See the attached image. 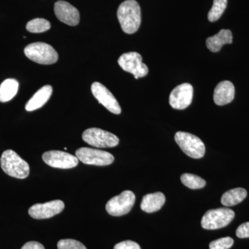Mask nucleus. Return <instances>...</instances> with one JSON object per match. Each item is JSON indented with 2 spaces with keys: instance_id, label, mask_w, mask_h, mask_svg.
I'll return each mask as SVG.
<instances>
[{
  "instance_id": "7",
  "label": "nucleus",
  "mask_w": 249,
  "mask_h": 249,
  "mask_svg": "<svg viewBox=\"0 0 249 249\" xmlns=\"http://www.w3.org/2000/svg\"><path fill=\"white\" fill-rule=\"evenodd\" d=\"M136 196L133 192L124 191L119 196L109 199L106 204V211L111 216L124 215L129 213L135 203Z\"/></svg>"
},
{
  "instance_id": "24",
  "label": "nucleus",
  "mask_w": 249,
  "mask_h": 249,
  "mask_svg": "<svg viewBox=\"0 0 249 249\" xmlns=\"http://www.w3.org/2000/svg\"><path fill=\"white\" fill-rule=\"evenodd\" d=\"M234 240L230 237H222L213 241L210 243V249H229L231 248Z\"/></svg>"
},
{
  "instance_id": "15",
  "label": "nucleus",
  "mask_w": 249,
  "mask_h": 249,
  "mask_svg": "<svg viewBox=\"0 0 249 249\" xmlns=\"http://www.w3.org/2000/svg\"><path fill=\"white\" fill-rule=\"evenodd\" d=\"M235 98V87L231 82L224 80L216 86L214 91V102L217 106L229 104Z\"/></svg>"
},
{
  "instance_id": "21",
  "label": "nucleus",
  "mask_w": 249,
  "mask_h": 249,
  "mask_svg": "<svg viewBox=\"0 0 249 249\" xmlns=\"http://www.w3.org/2000/svg\"><path fill=\"white\" fill-rule=\"evenodd\" d=\"M181 181L184 186L191 189H200L206 184V181L200 177L190 173L183 174L181 176Z\"/></svg>"
},
{
  "instance_id": "16",
  "label": "nucleus",
  "mask_w": 249,
  "mask_h": 249,
  "mask_svg": "<svg viewBox=\"0 0 249 249\" xmlns=\"http://www.w3.org/2000/svg\"><path fill=\"white\" fill-rule=\"evenodd\" d=\"M52 92H53V88L51 85H45L42 87L28 101L25 106L26 110L32 111L42 107L49 101Z\"/></svg>"
},
{
  "instance_id": "9",
  "label": "nucleus",
  "mask_w": 249,
  "mask_h": 249,
  "mask_svg": "<svg viewBox=\"0 0 249 249\" xmlns=\"http://www.w3.org/2000/svg\"><path fill=\"white\" fill-rule=\"evenodd\" d=\"M77 158L85 164L105 166L114 162V156L109 152L89 147H81L76 151Z\"/></svg>"
},
{
  "instance_id": "14",
  "label": "nucleus",
  "mask_w": 249,
  "mask_h": 249,
  "mask_svg": "<svg viewBox=\"0 0 249 249\" xmlns=\"http://www.w3.org/2000/svg\"><path fill=\"white\" fill-rule=\"evenodd\" d=\"M54 12L59 20L67 25L76 26L80 22L79 11L67 1H57L54 5Z\"/></svg>"
},
{
  "instance_id": "8",
  "label": "nucleus",
  "mask_w": 249,
  "mask_h": 249,
  "mask_svg": "<svg viewBox=\"0 0 249 249\" xmlns=\"http://www.w3.org/2000/svg\"><path fill=\"white\" fill-rule=\"evenodd\" d=\"M118 63L124 71L133 74L135 79L142 78L148 73V67L142 62V55L137 52L123 54L118 60Z\"/></svg>"
},
{
  "instance_id": "23",
  "label": "nucleus",
  "mask_w": 249,
  "mask_h": 249,
  "mask_svg": "<svg viewBox=\"0 0 249 249\" xmlns=\"http://www.w3.org/2000/svg\"><path fill=\"white\" fill-rule=\"evenodd\" d=\"M26 28L29 32L38 34V33H43L49 30L51 24L48 20L43 18H36L29 21Z\"/></svg>"
},
{
  "instance_id": "19",
  "label": "nucleus",
  "mask_w": 249,
  "mask_h": 249,
  "mask_svg": "<svg viewBox=\"0 0 249 249\" xmlns=\"http://www.w3.org/2000/svg\"><path fill=\"white\" fill-rule=\"evenodd\" d=\"M247 191L245 188H237L226 192L222 196L221 202L225 206H232L240 204L247 197Z\"/></svg>"
},
{
  "instance_id": "3",
  "label": "nucleus",
  "mask_w": 249,
  "mask_h": 249,
  "mask_svg": "<svg viewBox=\"0 0 249 249\" xmlns=\"http://www.w3.org/2000/svg\"><path fill=\"white\" fill-rule=\"evenodd\" d=\"M24 54L32 61L41 65H52L58 61L56 51L45 42H34L24 49Z\"/></svg>"
},
{
  "instance_id": "12",
  "label": "nucleus",
  "mask_w": 249,
  "mask_h": 249,
  "mask_svg": "<svg viewBox=\"0 0 249 249\" xmlns=\"http://www.w3.org/2000/svg\"><path fill=\"white\" fill-rule=\"evenodd\" d=\"M193 88L189 83L178 85L170 93L169 103L174 109H184L191 104Z\"/></svg>"
},
{
  "instance_id": "11",
  "label": "nucleus",
  "mask_w": 249,
  "mask_h": 249,
  "mask_svg": "<svg viewBox=\"0 0 249 249\" xmlns=\"http://www.w3.org/2000/svg\"><path fill=\"white\" fill-rule=\"evenodd\" d=\"M91 89L93 96L107 110L113 114H121V108L119 102L106 87L98 82H95L91 85Z\"/></svg>"
},
{
  "instance_id": "10",
  "label": "nucleus",
  "mask_w": 249,
  "mask_h": 249,
  "mask_svg": "<svg viewBox=\"0 0 249 249\" xmlns=\"http://www.w3.org/2000/svg\"><path fill=\"white\" fill-rule=\"evenodd\" d=\"M42 160L49 166L60 169L75 168L78 164L79 160L76 156L59 150H52L45 152L42 155Z\"/></svg>"
},
{
  "instance_id": "28",
  "label": "nucleus",
  "mask_w": 249,
  "mask_h": 249,
  "mask_svg": "<svg viewBox=\"0 0 249 249\" xmlns=\"http://www.w3.org/2000/svg\"><path fill=\"white\" fill-rule=\"evenodd\" d=\"M21 249H45L42 244L37 242H29L23 246Z\"/></svg>"
},
{
  "instance_id": "26",
  "label": "nucleus",
  "mask_w": 249,
  "mask_h": 249,
  "mask_svg": "<svg viewBox=\"0 0 249 249\" xmlns=\"http://www.w3.org/2000/svg\"><path fill=\"white\" fill-rule=\"evenodd\" d=\"M114 249H142L137 242L131 240L124 241L116 244Z\"/></svg>"
},
{
  "instance_id": "17",
  "label": "nucleus",
  "mask_w": 249,
  "mask_h": 249,
  "mask_svg": "<svg viewBox=\"0 0 249 249\" xmlns=\"http://www.w3.org/2000/svg\"><path fill=\"white\" fill-rule=\"evenodd\" d=\"M232 42V34L231 31L229 29H222L218 34L208 37L206 40V46L211 52H219L222 47L227 44Z\"/></svg>"
},
{
  "instance_id": "18",
  "label": "nucleus",
  "mask_w": 249,
  "mask_h": 249,
  "mask_svg": "<svg viewBox=\"0 0 249 249\" xmlns=\"http://www.w3.org/2000/svg\"><path fill=\"white\" fill-rule=\"evenodd\" d=\"M165 202V196L160 192L147 194L142 197L141 209L144 212L151 213L160 211L162 206L164 205Z\"/></svg>"
},
{
  "instance_id": "4",
  "label": "nucleus",
  "mask_w": 249,
  "mask_h": 249,
  "mask_svg": "<svg viewBox=\"0 0 249 249\" xmlns=\"http://www.w3.org/2000/svg\"><path fill=\"white\" fill-rule=\"evenodd\" d=\"M175 142L188 157L201 159L204 157L206 147L199 137L188 132H178L175 136Z\"/></svg>"
},
{
  "instance_id": "5",
  "label": "nucleus",
  "mask_w": 249,
  "mask_h": 249,
  "mask_svg": "<svg viewBox=\"0 0 249 249\" xmlns=\"http://www.w3.org/2000/svg\"><path fill=\"white\" fill-rule=\"evenodd\" d=\"M235 217V213L227 208L209 210L201 219V227L206 230H216L226 227Z\"/></svg>"
},
{
  "instance_id": "6",
  "label": "nucleus",
  "mask_w": 249,
  "mask_h": 249,
  "mask_svg": "<svg viewBox=\"0 0 249 249\" xmlns=\"http://www.w3.org/2000/svg\"><path fill=\"white\" fill-rule=\"evenodd\" d=\"M82 137L87 143L99 148L114 147L119 143V139L114 134L96 127L86 129Z\"/></svg>"
},
{
  "instance_id": "22",
  "label": "nucleus",
  "mask_w": 249,
  "mask_h": 249,
  "mask_svg": "<svg viewBox=\"0 0 249 249\" xmlns=\"http://www.w3.org/2000/svg\"><path fill=\"white\" fill-rule=\"evenodd\" d=\"M227 0H214L212 8L208 14L210 22H215L221 18L227 9Z\"/></svg>"
},
{
  "instance_id": "27",
  "label": "nucleus",
  "mask_w": 249,
  "mask_h": 249,
  "mask_svg": "<svg viewBox=\"0 0 249 249\" xmlns=\"http://www.w3.org/2000/svg\"><path fill=\"white\" fill-rule=\"evenodd\" d=\"M236 235L239 238H249V222L241 224L236 231Z\"/></svg>"
},
{
  "instance_id": "20",
  "label": "nucleus",
  "mask_w": 249,
  "mask_h": 249,
  "mask_svg": "<svg viewBox=\"0 0 249 249\" xmlns=\"http://www.w3.org/2000/svg\"><path fill=\"white\" fill-rule=\"evenodd\" d=\"M19 83L16 79L5 80L0 85V102L6 103L11 101L17 94Z\"/></svg>"
},
{
  "instance_id": "25",
  "label": "nucleus",
  "mask_w": 249,
  "mask_h": 249,
  "mask_svg": "<svg viewBox=\"0 0 249 249\" xmlns=\"http://www.w3.org/2000/svg\"><path fill=\"white\" fill-rule=\"evenodd\" d=\"M58 249H87L85 246L81 242L71 239H66L59 241Z\"/></svg>"
},
{
  "instance_id": "1",
  "label": "nucleus",
  "mask_w": 249,
  "mask_h": 249,
  "mask_svg": "<svg viewBox=\"0 0 249 249\" xmlns=\"http://www.w3.org/2000/svg\"><path fill=\"white\" fill-rule=\"evenodd\" d=\"M117 17L124 33L137 32L142 22V13L139 3L135 0H126L121 3L117 11Z\"/></svg>"
},
{
  "instance_id": "13",
  "label": "nucleus",
  "mask_w": 249,
  "mask_h": 249,
  "mask_svg": "<svg viewBox=\"0 0 249 249\" xmlns=\"http://www.w3.org/2000/svg\"><path fill=\"white\" fill-rule=\"evenodd\" d=\"M64 209L65 204L63 201L53 200L44 204L33 205L29 210V214L34 219H48L60 214Z\"/></svg>"
},
{
  "instance_id": "2",
  "label": "nucleus",
  "mask_w": 249,
  "mask_h": 249,
  "mask_svg": "<svg viewBox=\"0 0 249 249\" xmlns=\"http://www.w3.org/2000/svg\"><path fill=\"white\" fill-rule=\"evenodd\" d=\"M0 163L4 173L12 178H25L29 176V165L14 150H7L3 152Z\"/></svg>"
}]
</instances>
